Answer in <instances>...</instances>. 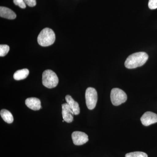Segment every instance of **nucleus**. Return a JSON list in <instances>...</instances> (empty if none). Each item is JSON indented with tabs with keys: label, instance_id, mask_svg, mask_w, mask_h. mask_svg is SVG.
I'll return each instance as SVG.
<instances>
[{
	"label": "nucleus",
	"instance_id": "13",
	"mask_svg": "<svg viewBox=\"0 0 157 157\" xmlns=\"http://www.w3.org/2000/svg\"><path fill=\"white\" fill-rule=\"evenodd\" d=\"M0 114L3 120L7 123H12L14 121V118L12 113L7 109H2L0 112Z\"/></svg>",
	"mask_w": 157,
	"mask_h": 157
},
{
	"label": "nucleus",
	"instance_id": "4",
	"mask_svg": "<svg viewBox=\"0 0 157 157\" xmlns=\"http://www.w3.org/2000/svg\"><path fill=\"white\" fill-rule=\"evenodd\" d=\"M110 100L114 106H119L126 101L127 95L123 90L115 88L111 90Z\"/></svg>",
	"mask_w": 157,
	"mask_h": 157
},
{
	"label": "nucleus",
	"instance_id": "1",
	"mask_svg": "<svg viewBox=\"0 0 157 157\" xmlns=\"http://www.w3.org/2000/svg\"><path fill=\"white\" fill-rule=\"evenodd\" d=\"M148 59V55L146 52H136L127 58L125 62V66L128 69H135L143 66L147 61Z\"/></svg>",
	"mask_w": 157,
	"mask_h": 157
},
{
	"label": "nucleus",
	"instance_id": "12",
	"mask_svg": "<svg viewBox=\"0 0 157 157\" xmlns=\"http://www.w3.org/2000/svg\"><path fill=\"white\" fill-rule=\"evenodd\" d=\"M29 73V71L27 69L18 70L14 73L13 77L16 80H22L27 77Z\"/></svg>",
	"mask_w": 157,
	"mask_h": 157
},
{
	"label": "nucleus",
	"instance_id": "14",
	"mask_svg": "<svg viewBox=\"0 0 157 157\" xmlns=\"http://www.w3.org/2000/svg\"><path fill=\"white\" fill-rule=\"evenodd\" d=\"M125 157H148V156L143 152L135 151L127 154Z\"/></svg>",
	"mask_w": 157,
	"mask_h": 157
},
{
	"label": "nucleus",
	"instance_id": "9",
	"mask_svg": "<svg viewBox=\"0 0 157 157\" xmlns=\"http://www.w3.org/2000/svg\"><path fill=\"white\" fill-rule=\"evenodd\" d=\"M25 104L30 109L33 110H38L41 109V101L38 98H30L25 101Z\"/></svg>",
	"mask_w": 157,
	"mask_h": 157
},
{
	"label": "nucleus",
	"instance_id": "6",
	"mask_svg": "<svg viewBox=\"0 0 157 157\" xmlns=\"http://www.w3.org/2000/svg\"><path fill=\"white\" fill-rule=\"evenodd\" d=\"M73 143L76 145H81L88 141V136L86 133L81 132H73L72 134Z\"/></svg>",
	"mask_w": 157,
	"mask_h": 157
},
{
	"label": "nucleus",
	"instance_id": "7",
	"mask_svg": "<svg viewBox=\"0 0 157 157\" xmlns=\"http://www.w3.org/2000/svg\"><path fill=\"white\" fill-rule=\"evenodd\" d=\"M141 123L145 126L157 122V114L154 113L147 111L145 112L140 118Z\"/></svg>",
	"mask_w": 157,
	"mask_h": 157
},
{
	"label": "nucleus",
	"instance_id": "17",
	"mask_svg": "<svg viewBox=\"0 0 157 157\" xmlns=\"http://www.w3.org/2000/svg\"><path fill=\"white\" fill-rule=\"evenodd\" d=\"M148 7L151 10L157 9V0H149Z\"/></svg>",
	"mask_w": 157,
	"mask_h": 157
},
{
	"label": "nucleus",
	"instance_id": "15",
	"mask_svg": "<svg viewBox=\"0 0 157 157\" xmlns=\"http://www.w3.org/2000/svg\"><path fill=\"white\" fill-rule=\"evenodd\" d=\"M10 48L9 45H0V56L3 57L6 56L8 53Z\"/></svg>",
	"mask_w": 157,
	"mask_h": 157
},
{
	"label": "nucleus",
	"instance_id": "2",
	"mask_svg": "<svg viewBox=\"0 0 157 157\" xmlns=\"http://www.w3.org/2000/svg\"><path fill=\"white\" fill-rule=\"evenodd\" d=\"M56 36L54 32L51 29L46 28L43 29L38 36L37 41L39 45L46 47L54 43Z\"/></svg>",
	"mask_w": 157,
	"mask_h": 157
},
{
	"label": "nucleus",
	"instance_id": "11",
	"mask_svg": "<svg viewBox=\"0 0 157 157\" xmlns=\"http://www.w3.org/2000/svg\"><path fill=\"white\" fill-rule=\"evenodd\" d=\"M0 16L9 19H14L16 17V14L11 9L7 7H0Z\"/></svg>",
	"mask_w": 157,
	"mask_h": 157
},
{
	"label": "nucleus",
	"instance_id": "3",
	"mask_svg": "<svg viewBox=\"0 0 157 157\" xmlns=\"http://www.w3.org/2000/svg\"><path fill=\"white\" fill-rule=\"evenodd\" d=\"M42 84L45 87L51 89L56 87L59 78L55 72L50 70H45L42 74Z\"/></svg>",
	"mask_w": 157,
	"mask_h": 157
},
{
	"label": "nucleus",
	"instance_id": "10",
	"mask_svg": "<svg viewBox=\"0 0 157 157\" xmlns=\"http://www.w3.org/2000/svg\"><path fill=\"white\" fill-rule=\"evenodd\" d=\"M65 99L69 105V107L73 110L74 115H78L80 113V108H79V104L78 103L74 101L72 97L69 95L66 96Z\"/></svg>",
	"mask_w": 157,
	"mask_h": 157
},
{
	"label": "nucleus",
	"instance_id": "8",
	"mask_svg": "<svg viewBox=\"0 0 157 157\" xmlns=\"http://www.w3.org/2000/svg\"><path fill=\"white\" fill-rule=\"evenodd\" d=\"M62 116L63 120L69 123L73 122L74 113L72 109L69 107L67 103L62 104Z\"/></svg>",
	"mask_w": 157,
	"mask_h": 157
},
{
	"label": "nucleus",
	"instance_id": "5",
	"mask_svg": "<svg viewBox=\"0 0 157 157\" xmlns=\"http://www.w3.org/2000/svg\"><path fill=\"white\" fill-rule=\"evenodd\" d=\"M86 103L89 109H93L95 107L98 101V93L95 89L88 87L85 93Z\"/></svg>",
	"mask_w": 157,
	"mask_h": 157
},
{
	"label": "nucleus",
	"instance_id": "16",
	"mask_svg": "<svg viewBox=\"0 0 157 157\" xmlns=\"http://www.w3.org/2000/svg\"><path fill=\"white\" fill-rule=\"evenodd\" d=\"M13 2L16 6H19L21 9H25L26 6L24 0H13Z\"/></svg>",
	"mask_w": 157,
	"mask_h": 157
},
{
	"label": "nucleus",
	"instance_id": "18",
	"mask_svg": "<svg viewBox=\"0 0 157 157\" xmlns=\"http://www.w3.org/2000/svg\"><path fill=\"white\" fill-rule=\"evenodd\" d=\"M25 4L29 7H34L36 5V0H24Z\"/></svg>",
	"mask_w": 157,
	"mask_h": 157
}]
</instances>
